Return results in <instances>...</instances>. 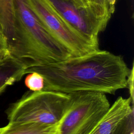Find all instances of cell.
Wrapping results in <instances>:
<instances>
[{
	"label": "cell",
	"instance_id": "cell-1",
	"mask_svg": "<svg viewBox=\"0 0 134 134\" xmlns=\"http://www.w3.org/2000/svg\"><path fill=\"white\" fill-rule=\"evenodd\" d=\"M130 69L123 58L99 50L81 56L44 65L28 68L26 74L36 72L44 79L42 90L65 94L80 91L113 94L127 87Z\"/></svg>",
	"mask_w": 134,
	"mask_h": 134
},
{
	"label": "cell",
	"instance_id": "cell-15",
	"mask_svg": "<svg viewBox=\"0 0 134 134\" xmlns=\"http://www.w3.org/2000/svg\"><path fill=\"white\" fill-rule=\"evenodd\" d=\"M133 75H134V65L132 63V68L130 69V73L128 77L127 80V87L129 91L130 97L133 102Z\"/></svg>",
	"mask_w": 134,
	"mask_h": 134
},
{
	"label": "cell",
	"instance_id": "cell-12",
	"mask_svg": "<svg viewBox=\"0 0 134 134\" xmlns=\"http://www.w3.org/2000/svg\"><path fill=\"white\" fill-rule=\"evenodd\" d=\"M117 0H97L98 5L102 8L106 15L110 19L115 10V4Z\"/></svg>",
	"mask_w": 134,
	"mask_h": 134
},
{
	"label": "cell",
	"instance_id": "cell-8",
	"mask_svg": "<svg viewBox=\"0 0 134 134\" xmlns=\"http://www.w3.org/2000/svg\"><path fill=\"white\" fill-rule=\"evenodd\" d=\"M28 68L26 63L12 55L1 61L0 94L8 86L20 80Z\"/></svg>",
	"mask_w": 134,
	"mask_h": 134
},
{
	"label": "cell",
	"instance_id": "cell-7",
	"mask_svg": "<svg viewBox=\"0 0 134 134\" xmlns=\"http://www.w3.org/2000/svg\"><path fill=\"white\" fill-rule=\"evenodd\" d=\"M133 108L130 97H119L90 134H114Z\"/></svg>",
	"mask_w": 134,
	"mask_h": 134
},
{
	"label": "cell",
	"instance_id": "cell-6",
	"mask_svg": "<svg viewBox=\"0 0 134 134\" xmlns=\"http://www.w3.org/2000/svg\"><path fill=\"white\" fill-rule=\"evenodd\" d=\"M62 18L80 35L99 46L98 35L108 21L99 16L91 7H77L65 0H49Z\"/></svg>",
	"mask_w": 134,
	"mask_h": 134
},
{
	"label": "cell",
	"instance_id": "cell-2",
	"mask_svg": "<svg viewBox=\"0 0 134 134\" xmlns=\"http://www.w3.org/2000/svg\"><path fill=\"white\" fill-rule=\"evenodd\" d=\"M14 28L8 47L10 55L29 68L74 57L53 38L28 6L26 0H12Z\"/></svg>",
	"mask_w": 134,
	"mask_h": 134
},
{
	"label": "cell",
	"instance_id": "cell-16",
	"mask_svg": "<svg viewBox=\"0 0 134 134\" xmlns=\"http://www.w3.org/2000/svg\"><path fill=\"white\" fill-rule=\"evenodd\" d=\"M73 3L77 7H87L88 6L84 0H65ZM90 7V6H88Z\"/></svg>",
	"mask_w": 134,
	"mask_h": 134
},
{
	"label": "cell",
	"instance_id": "cell-5",
	"mask_svg": "<svg viewBox=\"0 0 134 134\" xmlns=\"http://www.w3.org/2000/svg\"><path fill=\"white\" fill-rule=\"evenodd\" d=\"M28 7L49 34L74 57L87 54L99 49L88 41L59 14L49 0H26Z\"/></svg>",
	"mask_w": 134,
	"mask_h": 134
},
{
	"label": "cell",
	"instance_id": "cell-11",
	"mask_svg": "<svg viewBox=\"0 0 134 134\" xmlns=\"http://www.w3.org/2000/svg\"><path fill=\"white\" fill-rule=\"evenodd\" d=\"M114 134H134V110L124 120Z\"/></svg>",
	"mask_w": 134,
	"mask_h": 134
},
{
	"label": "cell",
	"instance_id": "cell-10",
	"mask_svg": "<svg viewBox=\"0 0 134 134\" xmlns=\"http://www.w3.org/2000/svg\"><path fill=\"white\" fill-rule=\"evenodd\" d=\"M25 84L31 91H40L44 87V79L39 73L32 72L28 73V75L26 76Z\"/></svg>",
	"mask_w": 134,
	"mask_h": 134
},
{
	"label": "cell",
	"instance_id": "cell-4",
	"mask_svg": "<svg viewBox=\"0 0 134 134\" xmlns=\"http://www.w3.org/2000/svg\"><path fill=\"white\" fill-rule=\"evenodd\" d=\"M69 94L71 105L57 134H90L110 107L105 94L80 91Z\"/></svg>",
	"mask_w": 134,
	"mask_h": 134
},
{
	"label": "cell",
	"instance_id": "cell-9",
	"mask_svg": "<svg viewBox=\"0 0 134 134\" xmlns=\"http://www.w3.org/2000/svg\"><path fill=\"white\" fill-rule=\"evenodd\" d=\"M58 126L34 122L8 123L1 134H57Z\"/></svg>",
	"mask_w": 134,
	"mask_h": 134
},
{
	"label": "cell",
	"instance_id": "cell-3",
	"mask_svg": "<svg viewBox=\"0 0 134 134\" xmlns=\"http://www.w3.org/2000/svg\"><path fill=\"white\" fill-rule=\"evenodd\" d=\"M69 94L54 91L27 92L6 113L9 124L39 123L58 126L70 108Z\"/></svg>",
	"mask_w": 134,
	"mask_h": 134
},
{
	"label": "cell",
	"instance_id": "cell-13",
	"mask_svg": "<svg viewBox=\"0 0 134 134\" xmlns=\"http://www.w3.org/2000/svg\"><path fill=\"white\" fill-rule=\"evenodd\" d=\"M84 1L85 2V3L87 4V5L88 6L92 7L93 9H94L99 16L104 18L107 21H109L110 18L107 16L104 10L98 5L97 0H84Z\"/></svg>",
	"mask_w": 134,
	"mask_h": 134
},
{
	"label": "cell",
	"instance_id": "cell-17",
	"mask_svg": "<svg viewBox=\"0 0 134 134\" xmlns=\"http://www.w3.org/2000/svg\"><path fill=\"white\" fill-rule=\"evenodd\" d=\"M4 129V127H3V128H0V134L2 133V132L3 131Z\"/></svg>",
	"mask_w": 134,
	"mask_h": 134
},
{
	"label": "cell",
	"instance_id": "cell-14",
	"mask_svg": "<svg viewBox=\"0 0 134 134\" xmlns=\"http://www.w3.org/2000/svg\"><path fill=\"white\" fill-rule=\"evenodd\" d=\"M10 55L7 43L5 39L0 35V62Z\"/></svg>",
	"mask_w": 134,
	"mask_h": 134
}]
</instances>
